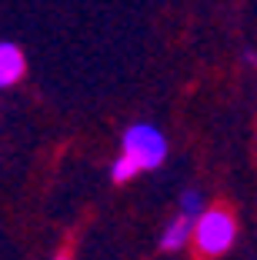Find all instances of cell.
<instances>
[{
	"label": "cell",
	"mask_w": 257,
	"mask_h": 260,
	"mask_svg": "<svg viewBox=\"0 0 257 260\" xmlns=\"http://www.w3.org/2000/svg\"><path fill=\"white\" fill-rule=\"evenodd\" d=\"M187 240H190V220L187 217H174V220L164 227V234H160V250L174 253V250H181V247H187Z\"/></svg>",
	"instance_id": "4"
},
{
	"label": "cell",
	"mask_w": 257,
	"mask_h": 260,
	"mask_svg": "<svg viewBox=\"0 0 257 260\" xmlns=\"http://www.w3.org/2000/svg\"><path fill=\"white\" fill-rule=\"evenodd\" d=\"M53 260H70V250H61V253H57Z\"/></svg>",
	"instance_id": "7"
},
{
	"label": "cell",
	"mask_w": 257,
	"mask_h": 260,
	"mask_svg": "<svg viewBox=\"0 0 257 260\" xmlns=\"http://www.w3.org/2000/svg\"><path fill=\"white\" fill-rule=\"evenodd\" d=\"M27 74V57L17 44L0 40V87H14L20 84V77Z\"/></svg>",
	"instance_id": "3"
},
{
	"label": "cell",
	"mask_w": 257,
	"mask_h": 260,
	"mask_svg": "<svg viewBox=\"0 0 257 260\" xmlns=\"http://www.w3.org/2000/svg\"><path fill=\"white\" fill-rule=\"evenodd\" d=\"M137 174H140V170H137V164L130 160V157H124V153L110 164V177H113V184H127L130 177H137Z\"/></svg>",
	"instance_id": "5"
},
{
	"label": "cell",
	"mask_w": 257,
	"mask_h": 260,
	"mask_svg": "<svg viewBox=\"0 0 257 260\" xmlns=\"http://www.w3.org/2000/svg\"><path fill=\"white\" fill-rule=\"evenodd\" d=\"M121 153L137 164V170H157L167 160V140L154 123H130Z\"/></svg>",
	"instance_id": "2"
},
{
	"label": "cell",
	"mask_w": 257,
	"mask_h": 260,
	"mask_svg": "<svg viewBox=\"0 0 257 260\" xmlns=\"http://www.w3.org/2000/svg\"><path fill=\"white\" fill-rule=\"evenodd\" d=\"M237 240V214L227 204L204 207L190 220V247L197 260H220Z\"/></svg>",
	"instance_id": "1"
},
{
	"label": "cell",
	"mask_w": 257,
	"mask_h": 260,
	"mask_svg": "<svg viewBox=\"0 0 257 260\" xmlns=\"http://www.w3.org/2000/svg\"><path fill=\"white\" fill-rule=\"evenodd\" d=\"M201 210H204V197H201L197 190H187V193L181 197V217H187V220H194V217L201 214Z\"/></svg>",
	"instance_id": "6"
}]
</instances>
